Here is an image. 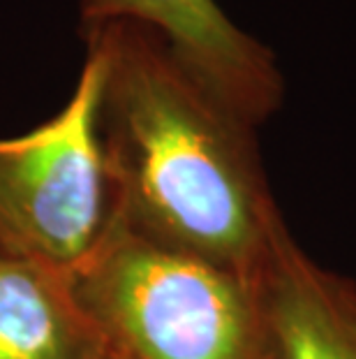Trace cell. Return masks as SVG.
<instances>
[{
  "label": "cell",
  "mask_w": 356,
  "mask_h": 359,
  "mask_svg": "<svg viewBox=\"0 0 356 359\" xmlns=\"http://www.w3.org/2000/svg\"><path fill=\"white\" fill-rule=\"evenodd\" d=\"M100 65L95 137L113 218L164 246L259 278L287 230L257 126L201 86L157 30H79Z\"/></svg>",
  "instance_id": "1"
},
{
  "label": "cell",
  "mask_w": 356,
  "mask_h": 359,
  "mask_svg": "<svg viewBox=\"0 0 356 359\" xmlns=\"http://www.w3.org/2000/svg\"><path fill=\"white\" fill-rule=\"evenodd\" d=\"M120 359H271L259 278L111 225L67 271Z\"/></svg>",
  "instance_id": "2"
},
{
  "label": "cell",
  "mask_w": 356,
  "mask_h": 359,
  "mask_svg": "<svg viewBox=\"0 0 356 359\" xmlns=\"http://www.w3.org/2000/svg\"><path fill=\"white\" fill-rule=\"evenodd\" d=\"M100 65L86 51L63 109L26 135L0 137V250L74 269L111 225L95 137Z\"/></svg>",
  "instance_id": "3"
},
{
  "label": "cell",
  "mask_w": 356,
  "mask_h": 359,
  "mask_svg": "<svg viewBox=\"0 0 356 359\" xmlns=\"http://www.w3.org/2000/svg\"><path fill=\"white\" fill-rule=\"evenodd\" d=\"M111 21L157 30L201 86L257 128L283 104L276 53L234 24L215 0H81L79 30Z\"/></svg>",
  "instance_id": "4"
},
{
  "label": "cell",
  "mask_w": 356,
  "mask_h": 359,
  "mask_svg": "<svg viewBox=\"0 0 356 359\" xmlns=\"http://www.w3.org/2000/svg\"><path fill=\"white\" fill-rule=\"evenodd\" d=\"M259 285L271 359H356V285L313 262L290 230L276 239Z\"/></svg>",
  "instance_id": "5"
},
{
  "label": "cell",
  "mask_w": 356,
  "mask_h": 359,
  "mask_svg": "<svg viewBox=\"0 0 356 359\" xmlns=\"http://www.w3.org/2000/svg\"><path fill=\"white\" fill-rule=\"evenodd\" d=\"M0 359H118L67 271L0 250Z\"/></svg>",
  "instance_id": "6"
}]
</instances>
